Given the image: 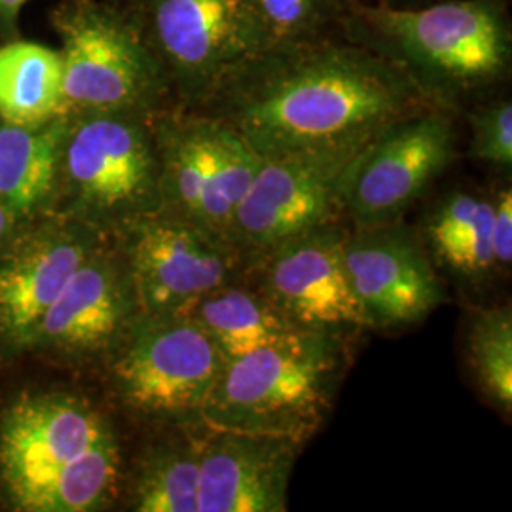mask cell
Masks as SVG:
<instances>
[{"label":"cell","mask_w":512,"mask_h":512,"mask_svg":"<svg viewBox=\"0 0 512 512\" xmlns=\"http://www.w3.org/2000/svg\"><path fill=\"white\" fill-rule=\"evenodd\" d=\"M344 38L399 67L433 107L454 109L494 88L511 69L505 0H444L389 6L351 0Z\"/></svg>","instance_id":"2"},{"label":"cell","mask_w":512,"mask_h":512,"mask_svg":"<svg viewBox=\"0 0 512 512\" xmlns=\"http://www.w3.org/2000/svg\"><path fill=\"white\" fill-rule=\"evenodd\" d=\"M150 21L152 50L192 105L270 48L256 0H150Z\"/></svg>","instance_id":"11"},{"label":"cell","mask_w":512,"mask_h":512,"mask_svg":"<svg viewBox=\"0 0 512 512\" xmlns=\"http://www.w3.org/2000/svg\"><path fill=\"white\" fill-rule=\"evenodd\" d=\"M65 129H0V202L10 215L33 211L52 192Z\"/></svg>","instance_id":"22"},{"label":"cell","mask_w":512,"mask_h":512,"mask_svg":"<svg viewBox=\"0 0 512 512\" xmlns=\"http://www.w3.org/2000/svg\"><path fill=\"white\" fill-rule=\"evenodd\" d=\"M93 251L84 238L55 236L21 249L0 266V329L25 336L38 329L71 275Z\"/></svg>","instance_id":"17"},{"label":"cell","mask_w":512,"mask_h":512,"mask_svg":"<svg viewBox=\"0 0 512 512\" xmlns=\"http://www.w3.org/2000/svg\"><path fill=\"white\" fill-rule=\"evenodd\" d=\"M304 444L285 437L205 431L198 512H285Z\"/></svg>","instance_id":"14"},{"label":"cell","mask_w":512,"mask_h":512,"mask_svg":"<svg viewBox=\"0 0 512 512\" xmlns=\"http://www.w3.org/2000/svg\"><path fill=\"white\" fill-rule=\"evenodd\" d=\"M363 148L262 158L230 224V245L243 262L287 239L342 222L344 177Z\"/></svg>","instance_id":"10"},{"label":"cell","mask_w":512,"mask_h":512,"mask_svg":"<svg viewBox=\"0 0 512 512\" xmlns=\"http://www.w3.org/2000/svg\"><path fill=\"white\" fill-rule=\"evenodd\" d=\"M465 359L480 393L495 408L512 412V311L509 306L475 313L465 330Z\"/></svg>","instance_id":"24"},{"label":"cell","mask_w":512,"mask_h":512,"mask_svg":"<svg viewBox=\"0 0 512 512\" xmlns=\"http://www.w3.org/2000/svg\"><path fill=\"white\" fill-rule=\"evenodd\" d=\"M492 217V243H494L495 268L505 270L512 262V194L503 188L495 194Z\"/></svg>","instance_id":"27"},{"label":"cell","mask_w":512,"mask_h":512,"mask_svg":"<svg viewBox=\"0 0 512 512\" xmlns=\"http://www.w3.org/2000/svg\"><path fill=\"white\" fill-rule=\"evenodd\" d=\"M183 313L213 338L228 361L304 332L241 279L203 294Z\"/></svg>","instance_id":"19"},{"label":"cell","mask_w":512,"mask_h":512,"mask_svg":"<svg viewBox=\"0 0 512 512\" xmlns=\"http://www.w3.org/2000/svg\"><path fill=\"white\" fill-rule=\"evenodd\" d=\"M65 169L93 219L126 228L164 207L156 137L139 112H88L67 139Z\"/></svg>","instance_id":"9"},{"label":"cell","mask_w":512,"mask_h":512,"mask_svg":"<svg viewBox=\"0 0 512 512\" xmlns=\"http://www.w3.org/2000/svg\"><path fill=\"white\" fill-rule=\"evenodd\" d=\"M346 342L296 332L226 363L203 410V423L293 439L300 444L321 429L346 366Z\"/></svg>","instance_id":"3"},{"label":"cell","mask_w":512,"mask_h":512,"mask_svg":"<svg viewBox=\"0 0 512 512\" xmlns=\"http://www.w3.org/2000/svg\"><path fill=\"white\" fill-rule=\"evenodd\" d=\"M65 107L59 52L35 42L0 48V118L8 126L38 128Z\"/></svg>","instance_id":"20"},{"label":"cell","mask_w":512,"mask_h":512,"mask_svg":"<svg viewBox=\"0 0 512 512\" xmlns=\"http://www.w3.org/2000/svg\"><path fill=\"white\" fill-rule=\"evenodd\" d=\"M374 2H382V4H389V6H410V0H374Z\"/></svg>","instance_id":"30"},{"label":"cell","mask_w":512,"mask_h":512,"mask_svg":"<svg viewBox=\"0 0 512 512\" xmlns=\"http://www.w3.org/2000/svg\"><path fill=\"white\" fill-rule=\"evenodd\" d=\"M228 359L186 313L143 315L118 348L112 376L133 412L179 427H205L203 410Z\"/></svg>","instance_id":"4"},{"label":"cell","mask_w":512,"mask_h":512,"mask_svg":"<svg viewBox=\"0 0 512 512\" xmlns=\"http://www.w3.org/2000/svg\"><path fill=\"white\" fill-rule=\"evenodd\" d=\"M10 211H8V207L4 205V203L0 202V236L6 232V228H8V220H10Z\"/></svg>","instance_id":"29"},{"label":"cell","mask_w":512,"mask_h":512,"mask_svg":"<svg viewBox=\"0 0 512 512\" xmlns=\"http://www.w3.org/2000/svg\"><path fill=\"white\" fill-rule=\"evenodd\" d=\"M205 431L207 427H184L181 439L148 458L133 494L135 511L198 512Z\"/></svg>","instance_id":"23"},{"label":"cell","mask_w":512,"mask_h":512,"mask_svg":"<svg viewBox=\"0 0 512 512\" xmlns=\"http://www.w3.org/2000/svg\"><path fill=\"white\" fill-rule=\"evenodd\" d=\"M139 308L128 264L118 268L110 256L93 249L71 275L54 304L44 313L38 332L61 348L95 353L122 346Z\"/></svg>","instance_id":"15"},{"label":"cell","mask_w":512,"mask_h":512,"mask_svg":"<svg viewBox=\"0 0 512 512\" xmlns=\"http://www.w3.org/2000/svg\"><path fill=\"white\" fill-rule=\"evenodd\" d=\"M348 228L329 224L245 260L241 281L264 294L294 327L346 342L366 330L344 264Z\"/></svg>","instance_id":"7"},{"label":"cell","mask_w":512,"mask_h":512,"mask_svg":"<svg viewBox=\"0 0 512 512\" xmlns=\"http://www.w3.org/2000/svg\"><path fill=\"white\" fill-rule=\"evenodd\" d=\"M67 107L143 112L162 92L165 71L152 46L109 8L82 4L59 18Z\"/></svg>","instance_id":"8"},{"label":"cell","mask_w":512,"mask_h":512,"mask_svg":"<svg viewBox=\"0 0 512 512\" xmlns=\"http://www.w3.org/2000/svg\"><path fill=\"white\" fill-rule=\"evenodd\" d=\"M109 425L76 399L16 404L0 427V467L8 488L31 482L110 437Z\"/></svg>","instance_id":"16"},{"label":"cell","mask_w":512,"mask_h":512,"mask_svg":"<svg viewBox=\"0 0 512 512\" xmlns=\"http://www.w3.org/2000/svg\"><path fill=\"white\" fill-rule=\"evenodd\" d=\"M492 198L456 190L442 196L423 219L421 241L439 272L471 283L494 274Z\"/></svg>","instance_id":"18"},{"label":"cell","mask_w":512,"mask_h":512,"mask_svg":"<svg viewBox=\"0 0 512 512\" xmlns=\"http://www.w3.org/2000/svg\"><path fill=\"white\" fill-rule=\"evenodd\" d=\"M154 137L162 209L230 243L234 211L262 158L234 129L196 110L165 120Z\"/></svg>","instance_id":"5"},{"label":"cell","mask_w":512,"mask_h":512,"mask_svg":"<svg viewBox=\"0 0 512 512\" xmlns=\"http://www.w3.org/2000/svg\"><path fill=\"white\" fill-rule=\"evenodd\" d=\"M27 0H0V12L14 16Z\"/></svg>","instance_id":"28"},{"label":"cell","mask_w":512,"mask_h":512,"mask_svg":"<svg viewBox=\"0 0 512 512\" xmlns=\"http://www.w3.org/2000/svg\"><path fill=\"white\" fill-rule=\"evenodd\" d=\"M344 264L366 329L420 325L446 302L439 270L420 236L401 220L349 228Z\"/></svg>","instance_id":"13"},{"label":"cell","mask_w":512,"mask_h":512,"mask_svg":"<svg viewBox=\"0 0 512 512\" xmlns=\"http://www.w3.org/2000/svg\"><path fill=\"white\" fill-rule=\"evenodd\" d=\"M351 0H256L270 46L323 37L340 25Z\"/></svg>","instance_id":"25"},{"label":"cell","mask_w":512,"mask_h":512,"mask_svg":"<svg viewBox=\"0 0 512 512\" xmlns=\"http://www.w3.org/2000/svg\"><path fill=\"white\" fill-rule=\"evenodd\" d=\"M450 110L431 107L380 131L349 164L342 186L344 220L370 228L403 219L429 184L458 156Z\"/></svg>","instance_id":"6"},{"label":"cell","mask_w":512,"mask_h":512,"mask_svg":"<svg viewBox=\"0 0 512 512\" xmlns=\"http://www.w3.org/2000/svg\"><path fill=\"white\" fill-rule=\"evenodd\" d=\"M120 473V450L110 435L82 456L12 488L21 509L33 512L92 511L107 501Z\"/></svg>","instance_id":"21"},{"label":"cell","mask_w":512,"mask_h":512,"mask_svg":"<svg viewBox=\"0 0 512 512\" xmlns=\"http://www.w3.org/2000/svg\"><path fill=\"white\" fill-rule=\"evenodd\" d=\"M471 156L505 173L512 167V105L509 99L486 103L469 114Z\"/></svg>","instance_id":"26"},{"label":"cell","mask_w":512,"mask_h":512,"mask_svg":"<svg viewBox=\"0 0 512 512\" xmlns=\"http://www.w3.org/2000/svg\"><path fill=\"white\" fill-rule=\"evenodd\" d=\"M431 107L382 55L325 35L266 48L194 105L260 158L363 148L387 126Z\"/></svg>","instance_id":"1"},{"label":"cell","mask_w":512,"mask_h":512,"mask_svg":"<svg viewBox=\"0 0 512 512\" xmlns=\"http://www.w3.org/2000/svg\"><path fill=\"white\" fill-rule=\"evenodd\" d=\"M124 232V260L143 315L183 313L243 274V256L230 243L164 209Z\"/></svg>","instance_id":"12"}]
</instances>
